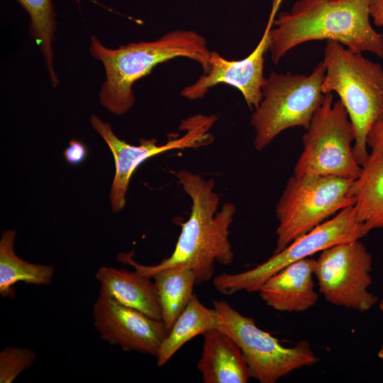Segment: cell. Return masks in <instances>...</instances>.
I'll use <instances>...</instances> for the list:
<instances>
[{"label": "cell", "instance_id": "cb8c5ba5", "mask_svg": "<svg viewBox=\"0 0 383 383\" xmlns=\"http://www.w3.org/2000/svg\"><path fill=\"white\" fill-rule=\"evenodd\" d=\"M87 149L84 143L77 140H71L64 151L66 161L72 165L82 163L86 158Z\"/></svg>", "mask_w": 383, "mask_h": 383}, {"label": "cell", "instance_id": "2e32d148", "mask_svg": "<svg viewBox=\"0 0 383 383\" xmlns=\"http://www.w3.org/2000/svg\"><path fill=\"white\" fill-rule=\"evenodd\" d=\"M99 292L124 306L161 320V311L154 282L136 270L102 267L96 273Z\"/></svg>", "mask_w": 383, "mask_h": 383}, {"label": "cell", "instance_id": "44dd1931", "mask_svg": "<svg viewBox=\"0 0 383 383\" xmlns=\"http://www.w3.org/2000/svg\"><path fill=\"white\" fill-rule=\"evenodd\" d=\"M30 16V35L40 46L53 86L58 83L54 69L52 43L56 28L53 0H17Z\"/></svg>", "mask_w": 383, "mask_h": 383}, {"label": "cell", "instance_id": "7a4b0ae2", "mask_svg": "<svg viewBox=\"0 0 383 383\" xmlns=\"http://www.w3.org/2000/svg\"><path fill=\"white\" fill-rule=\"evenodd\" d=\"M370 0H299L279 13L270 31L274 64L292 49L313 40H332L355 52L383 58V33L370 22Z\"/></svg>", "mask_w": 383, "mask_h": 383}, {"label": "cell", "instance_id": "9c48e42d", "mask_svg": "<svg viewBox=\"0 0 383 383\" xmlns=\"http://www.w3.org/2000/svg\"><path fill=\"white\" fill-rule=\"evenodd\" d=\"M366 235L351 206L299 237L281 251L273 253L267 260L254 268L215 277L213 285L226 295L240 291L258 292L265 281L289 265L333 245L358 240Z\"/></svg>", "mask_w": 383, "mask_h": 383}, {"label": "cell", "instance_id": "484cf974", "mask_svg": "<svg viewBox=\"0 0 383 383\" xmlns=\"http://www.w3.org/2000/svg\"><path fill=\"white\" fill-rule=\"evenodd\" d=\"M378 357L383 361V345L380 348L377 353Z\"/></svg>", "mask_w": 383, "mask_h": 383}, {"label": "cell", "instance_id": "5b68a950", "mask_svg": "<svg viewBox=\"0 0 383 383\" xmlns=\"http://www.w3.org/2000/svg\"><path fill=\"white\" fill-rule=\"evenodd\" d=\"M325 74L321 61L309 74L272 72L265 78L262 100L250 120L256 150H262L288 128H309L325 96L322 91Z\"/></svg>", "mask_w": 383, "mask_h": 383}, {"label": "cell", "instance_id": "83f0119b", "mask_svg": "<svg viewBox=\"0 0 383 383\" xmlns=\"http://www.w3.org/2000/svg\"><path fill=\"white\" fill-rule=\"evenodd\" d=\"M78 3L80 2L81 0H76ZM91 1H94V0H91Z\"/></svg>", "mask_w": 383, "mask_h": 383}, {"label": "cell", "instance_id": "e0dca14e", "mask_svg": "<svg viewBox=\"0 0 383 383\" xmlns=\"http://www.w3.org/2000/svg\"><path fill=\"white\" fill-rule=\"evenodd\" d=\"M351 196L357 219L367 234L383 228V156L369 152L361 171L352 183Z\"/></svg>", "mask_w": 383, "mask_h": 383}, {"label": "cell", "instance_id": "7402d4cb", "mask_svg": "<svg viewBox=\"0 0 383 383\" xmlns=\"http://www.w3.org/2000/svg\"><path fill=\"white\" fill-rule=\"evenodd\" d=\"M36 359L34 350L27 347H6L0 352V382L11 383L30 368Z\"/></svg>", "mask_w": 383, "mask_h": 383}, {"label": "cell", "instance_id": "4316f807", "mask_svg": "<svg viewBox=\"0 0 383 383\" xmlns=\"http://www.w3.org/2000/svg\"><path fill=\"white\" fill-rule=\"evenodd\" d=\"M379 309L383 312V299L379 301Z\"/></svg>", "mask_w": 383, "mask_h": 383}, {"label": "cell", "instance_id": "ba28073f", "mask_svg": "<svg viewBox=\"0 0 383 383\" xmlns=\"http://www.w3.org/2000/svg\"><path fill=\"white\" fill-rule=\"evenodd\" d=\"M219 328L237 343L250 372L261 383H274L296 370L311 366L319 358L310 343L300 340L286 347L270 333L258 328L255 319L243 316L223 300L213 301Z\"/></svg>", "mask_w": 383, "mask_h": 383}, {"label": "cell", "instance_id": "6da1fadb", "mask_svg": "<svg viewBox=\"0 0 383 383\" xmlns=\"http://www.w3.org/2000/svg\"><path fill=\"white\" fill-rule=\"evenodd\" d=\"M177 177L192 201L189 218L182 224L173 252L155 265H143L133 258V252L120 253L118 261L133 266L140 274L152 278L167 268L184 267L192 270L196 284L209 281L216 262L230 265L234 252L229 240V228L236 212L234 204L227 202L218 211L220 196L215 181L182 170Z\"/></svg>", "mask_w": 383, "mask_h": 383}, {"label": "cell", "instance_id": "8fae6325", "mask_svg": "<svg viewBox=\"0 0 383 383\" xmlns=\"http://www.w3.org/2000/svg\"><path fill=\"white\" fill-rule=\"evenodd\" d=\"M217 118L214 115H197L182 124L186 133L158 145L155 138L140 139L138 145H133L118 138L109 123L93 115L91 123L111 150L115 162V174L111 184L110 200L112 210L118 212L126 205V194L131 178L135 170L145 160L168 150L196 148L212 141L209 131Z\"/></svg>", "mask_w": 383, "mask_h": 383}, {"label": "cell", "instance_id": "30bf717a", "mask_svg": "<svg viewBox=\"0 0 383 383\" xmlns=\"http://www.w3.org/2000/svg\"><path fill=\"white\" fill-rule=\"evenodd\" d=\"M372 257L358 240L339 243L321 252L315 277L319 292L335 306L365 313L379 298L368 290L372 283Z\"/></svg>", "mask_w": 383, "mask_h": 383}, {"label": "cell", "instance_id": "3957f363", "mask_svg": "<svg viewBox=\"0 0 383 383\" xmlns=\"http://www.w3.org/2000/svg\"><path fill=\"white\" fill-rule=\"evenodd\" d=\"M89 51L104 65L106 80L99 98L110 112L121 115L134 104L133 84L149 74L160 63L176 57H188L209 70L211 51L205 38L194 30H172L150 42L131 43L116 49L104 46L91 36Z\"/></svg>", "mask_w": 383, "mask_h": 383}, {"label": "cell", "instance_id": "d6986e66", "mask_svg": "<svg viewBox=\"0 0 383 383\" xmlns=\"http://www.w3.org/2000/svg\"><path fill=\"white\" fill-rule=\"evenodd\" d=\"M220 321L214 309L206 307L193 294L191 300L178 316L163 340L157 355V365L163 366L193 338L214 328H219Z\"/></svg>", "mask_w": 383, "mask_h": 383}, {"label": "cell", "instance_id": "d4e9b609", "mask_svg": "<svg viewBox=\"0 0 383 383\" xmlns=\"http://www.w3.org/2000/svg\"><path fill=\"white\" fill-rule=\"evenodd\" d=\"M370 18L377 26H383V0H370Z\"/></svg>", "mask_w": 383, "mask_h": 383}, {"label": "cell", "instance_id": "52a82bcc", "mask_svg": "<svg viewBox=\"0 0 383 383\" xmlns=\"http://www.w3.org/2000/svg\"><path fill=\"white\" fill-rule=\"evenodd\" d=\"M354 128L340 99L325 94L302 136L303 150L294 174L332 175L355 179L361 171L353 152Z\"/></svg>", "mask_w": 383, "mask_h": 383}, {"label": "cell", "instance_id": "7c38bea8", "mask_svg": "<svg viewBox=\"0 0 383 383\" xmlns=\"http://www.w3.org/2000/svg\"><path fill=\"white\" fill-rule=\"evenodd\" d=\"M284 0H273L267 26L255 48L245 58L228 60L215 51H211L209 70L194 83L185 87L181 95L189 100L203 98L210 88L226 84L238 89L250 109H255L262 100L265 56L269 50L270 31L274 26L278 9Z\"/></svg>", "mask_w": 383, "mask_h": 383}, {"label": "cell", "instance_id": "4fadbf2b", "mask_svg": "<svg viewBox=\"0 0 383 383\" xmlns=\"http://www.w3.org/2000/svg\"><path fill=\"white\" fill-rule=\"evenodd\" d=\"M94 325L101 338L126 351L157 355L168 331L152 318L99 292L92 308Z\"/></svg>", "mask_w": 383, "mask_h": 383}, {"label": "cell", "instance_id": "ac0fdd59", "mask_svg": "<svg viewBox=\"0 0 383 383\" xmlns=\"http://www.w3.org/2000/svg\"><path fill=\"white\" fill-rule=\"evenodd\" d=\"M16 231L6 230L0 240V294L3 298L15 296L13 286L18 282L35 285H48L55 274L50 265L35 264L18 257L14 250Z\"/></svg>", "mask_w": 383, "mask_h": 383}, {"label": "cell", "instance_id": "8992f818", "mask_svg": "<svg viewBox=\"0 0 383 383\" xmlns=\"http://www.w3.org/2000/svg\"><path fill=\"white\" fill-rule=\"evenodd\" d=\"M354 179L332 175L293 174L275 207L277 253L332 215L353 206Z\"/></svg>", "mask_w": 383, "mask_h": 383}, {"label": "cell", "instance_id": "277c9868", "mask_svg": "<svg viewBox=\"0 0 383 383\" xmlns=\"http://www.w3.org/2000/svg\"><path fill=\"white\" fill-rule=\"evenodd\" d=\"M322 62L323 93H336L345 108L355 131L354 155L362 166L369 155L367 134L383 113L382 66L332 40L326 41Z\"/></svg>", "mask_w": 383, "mask_h": 383}, {"label": "cell", "instance_id": "ffe728a7", "mask_svg": "<svg viewBox=\"0 0 383 383\" xmlns=\"http://www.w3.org/2000/svg\"><path fill=\"white\" fill-rule=\"evenodd\" d=\"M161 311V321L169 331L193 296L194 271L174 267L159 271L152 277Z\"/></svg>", "mask_w": 383, "mask_h": 383}, {"label": "cell", "instance_id": "603a6c76", "mask_svg": "<svg viewBox=\"0 0 383 383\" xmlns=\"http://www.w3.org/2000/svg\"><path fill=\"white\" fill-rule=\"evenodd\" d=\"M369 152L383 156V113L372 124L367 136Z\"/></svg>", "mask_w": 383, "mask_h": 383}, {"label": "cell", "instance_id": "9a60e30c", "mask_svg": "<svg viewBox=\"0 0 383 383\" xmlns=\"http://www.w3.org/2000/svg\"><path fill=\"white\" fill-rule=\"evenodd\" d=\"M197 368L205 383H245L249 367L237 343L228 334L214 328L205 332Z\"/></svg>", "mask_w": 383, "mask_h": 383}, {"label": "cell", "instance_id": "5bb4252c", "mask_svg": "<svg viewBox=\"0 0 383 383\" xmlns=\"http://www.w3.org/2000/svg\"><path fill=\"white\" fill-rule=\"evenodd\" d=\"M316 260L303 259L285 267L261 286L259 293L267 306L282 312H302L315 306Z\"/></svg>", "mask_w": 383, "mask_h": 383}]
</instances>
